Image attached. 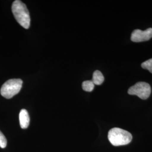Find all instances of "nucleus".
<instances>
[{
  "label": "nucleus",
  "instance_id": "nucleus-5",
  "mask_svg": "<svg viewBox=\"0 0 152 152\" xmlns=\"http://www.w3.org/2000/svg\"><path fill=\"white\" fill-rule=\"evenodd\" d=\"M152 37V28H150L145 31L140 29L134 30L131 36V39L134 42H140L147 41Z\"/></svg>",
  "mask_w": 152,
  "mask_h": 152
},
{
  "label": "nucleus",
  "instance_id": "nucleus-10",
  "mask_svg": "<svg viewBox=\"0 0 152 152\" xmlns=\"http://www.w3.org/2000/svg\"><path fill=\"white\" fill-rule=\"evenodd\" d=\"M7 145V140L5 135L0 131V147L5 148Z\"/></svg>",
  "mask_w": 152,
  "mask_h": 152
},
{
  "label": "nucleus",
  "instance_id": "nucleus-8",
  "mask_svg": "<svg viewBox=\"0 0 152 152\" xmlns=\"http://www.w3.org/2000/svg\"><path fill=\"white\" fill-rule=\"evenodd\" d=\"M82 88L87 92H91L94 88L95 85L92 81H85L82 83Z\"/></svg>",
  "mask_w": 152,
  "mask_h": 152
},
{
  "label": "nucleus",
  "instance_id": "nucleus-2",
  "mask_svg": "<svg viewBox=\"0 0 152 152\" xmlns=\"http://www.w3.org/2000/svg\"><path fill=\"white\" fill-rule=\"evenodd\" d=\"M108 137L110 142L115 147L127 145L132 139V136L129 132L117 127L109 131Z\"/></svg>",
  "mask_w": 152,
  "mask_h": 152
},
{
  "label": "nucleus",
  "instance_id": "nucleus-4",
  "mask_svg": "<svg viewBox=\"0 0 152 152\" xmlns=\"http://www.w3.org/2000/svg\"><path fill=\"white\" fill-rule=\"evenodd\" d=\"M128 94L136 95L141 99L145 100L149 97L151 94V87L150 85L144 82H139L130 87Z\"/></svg>",
  "mask_w": 152,
  "mask_h": 152
},
{
  "label": "nucleus",
  "instance_id": "nucleus-7",
  "mask_svg": "<svg viewBox=\"0 0 152 152\" xmlns=\"http://www.w3.org/2000/svg\"><path fill=\"white\" fill-rule=\"evenodd\" d=\"M104 77L102 72L99 71H95L93 73L92 81L94 85H100L103 83Z\"/></svg>",
  "mask_w": 152,
  "mask_h": 152
},
{
  "label": "nucleus",
  "instance_id": "nucleus-3",
  "mask_svg": "<svg viewBox=\"0 0 152 152\" xmlns=\"http://www.w3.org/2000/svg\"><path fill=\"white\" fill-rule=\"evenodd\" d=\"M21 79H10L5 82L1 88V95L6 99H11L16 95L22 88Z\"/></svg>",
  "mask_w": 152,
  "mask_h": 152
},
{
  "label": "nucleus",
  "instance_id": "nucleus-6",
  "mask_svg": "<svg viewBox=\"0 0 152 152\" xmlns=\"http://www.w3.org/2000/svg\"><path fill=\"white\" fill-rule=\"evenodd\" d=\"M19 122L20 127L23 129L28 128L30 123V118L26 109H23L19 113Z\"/></svg>",
  "mask_w": 152,
  "mask_h": 152
},
{
  "label": "nucleus",
  "instance_id": "nucleus-9",
  "mask_svg": "<svg viewBox=\"0 0 152 152\" xmlns=\"http://www.w3.org/2000/svg\"><path fill=\"white\" fill-rule=\"evenodd\" d=\"M141 67L143 69H147L152 73V59H149L141 64Z\"/></svg>",
  "mask_w": 152,
  "mask_h": 152
},
{
  "label": "nucleus",
  "instance_id": "nucleus-1",
  "mask_svg": "<svg viewBox=\"0 0 152 152\" xmlns=\"http://www.w3.org/2000/svg\"><path fill=\"white\" fill-rule=\"evenodd\" d=\"M12 12L18 23L25 29L30 27L31 18L26 5L19 0L14 1L12 5Z\"/></svg>",
  "mask_w": 152,
  "mask_h": 152
}]
</instances>
